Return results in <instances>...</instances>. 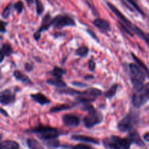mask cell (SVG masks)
<instances>
[{"mask_svg":"<svg viewBox=\"0 0 149 149\" xmlns=\"http://www.w3.org/2000/svg\"><path fill=\"white\" fill-rule=\"evenodd\" d=\"M104 145L111 149H130L132 140L129 138H122L118 136H111L109 138L105 139Z\"/></svg>","mask_w":149,"mask_h":149,"instance_id":"obj_1","label":"cell"},{"mask_svg":"<svg viewBox=\"0 0 149 149\" xmlns=\"http://www.w3.org/2000/svg\"><path fill=\"white\" fill-rule=\"evenodd\" d=\"M149 100V83L143 85L136 89L132 96V102L134 107L138 108Z\"/></svg>","mask_w":149,"mask_h":149,"instance_id":"obj_2","label":"cell"},{"mask_svg":"<svg viewBox=\"0 0 149 149\" xmlns=\"http://www.w3.org/2000/svg\"><path fill=\"white\" fill-rule=\"evenodd\" d=\"M129 67L132 84L135 89H138L143 84L146 77V73L137 64H130Z\"/></svg>","mask_w":149,"mask_h":149,"instance_id":"obj_3","label":"cell"},{"mask_svg":"<svg viewBox=\"0 0 149 149\" xmlns=\"http://www.w3.org/2000/svg\"><path fill=\"white\" fill-rule=\"evenodd\" d=\"M30 131L37 134L38 137L44 140H54L59 136V132H58V129L50 127L40 126V127H34Z\"/></svg>","mask_w":149,"mask_h":149,"instance_id":"obj_4","label":"cell"},{"mask_svg":"<svg viewBox=\"0 0 149 149\" xmlns=\"http://www.w3.org/2000/svg\"><path fill=\"white\" fill-rule=\"evenodd\" d=\"M138 121V115L136 112H130L118 124L117 128L121 131H131Z\"/></svg>","mask_w":149,"mask_h":149,"instance_id":"obj_5","label":"cell"},{"mask_svg":"<svg viewBox=\"0 0 149 149\" xmlns=\"http://www.w3.org/2000/svg\"><path fill=\"white\" fill-rule=\"evenodd\" d=\"M107 5H108V7H109V9H110V10H111V11L113 12V13H114L116 16H117L118 18L120 20V21L122 22V23H124V24H125V26H126L127 27L128 29H129L132 32V33L137 34L138 35H139L140 34H141V29H140L139 28L137 27L136 26H135V25L132 24V23H131V22L130 21V20H128L126 17H125V15L122 14V13L119 11V9L116 8V7H115L113 4H111V3H110V2H108Z\"/></svg>","mask_w":149,"mask_h":149,"instance_id":"obj_6","label":"cell"},{"mask_svg":"<svg viewBox=\"0 0 149 149\" xmlns=\"http://www.w3.org/2000/svg\"><path fill=\"white\" fill-rule=\"evenodd\" d=\"M102 94V91L96 88H90L84 91H80L77 96V99L82 103H90L96 99L97 96Z\"/></svg>","mask_w":149,"mask_h":149,"instance_id":"obj_7","label":"cell"},{"mask_svg":"<svg viewBox=\"0 0 149 149\" xmlns=\"http://www.w3.org/2000/svg\"><path fill=\"white\" fill-rule=\"evenodd\" d=\"M103 114L95 109L88 112V114L84 118V124L87 128H92L103 121Z\"/></svg>","mask_w":149,"mask_h":149,"instance_id":"obj_8","label":"cell"},{"mask_svg":"<svg viewBox=\"0 0 149 149\" xmlns=\"http://www.w3.org/2000/svg\"><path fill=\"white\" fill-rule=\"evenodd\" d=\"M75 25L74 19L66 15H59L52 19V26L57 29H61L65 26H74Z\"/></svg>","mask_w":149,"mask_h":149,"instance_id":"obj_9","label":"cell"},{"mask_svg":"<svg viewBox=\"0 0 149 149\" xmlns=\"http://www.w3.org/2000/svg\"><path fill=\"white\" fill-rule=\"evenodd\" d=\"M52 19L51 17L50 14L49 13H47L45 15V17L43 18L42 21V25L39 27V30L36 31V32L33 34V37L36 40H39L41 37V33H42L43 31L47 30L49 28V26L52 25Z\"/></svg>","mask_w":149,"mask_h":149,"instance_id":"obj_10","label":"cell"},{"mask_svg":"<svg viewBox=\"0 0 149 149\" xmlns=\"http://www.w3.org/2000/svg\"><path fill=\"white\" fill-rule=\"evenodd\" d=\"M63 121L67 127H76L80 124V118L74 114H65L63 117Z\"/></svg>","mask_w":149,"mask_h":149,"instance_id":"obj_11","label":"cell"},{"mask_svg":"<svg viewBox=\"0 0 149 149\" xmlns=\"http://www.w3.org/2000/svg\"><path fill=\"white\" fill-rule=\"evenodd\" d=\"M15 99V95L13 93V91L9 89L4 90L1 91V96H0V102L1 105H7L9 104L13 103Z\"/></svg>","mask_w":149,"mask_h":149,"instance_id":"obj_12","label":"cell"},{"mask_svg":"<svg viewBox=\"0 0 149 149\" xmlns=\"http://www.w3.org/2000/svg\"><path fill=\"white\" fill-rule=\"evenodd\" d=\"M93 25L95 26L97 29L101 30L103 32H107L110 31L111 26L109 21L103 18H97L93 20Z\"/></svg>","mask_w":149,"mask_h":149,"instance_id":"obj_13","label":"cell"},{"mask_svg":"<svg viewBox=\"0 0 149 149\" xmlns=\"http://www.w3.org/2000/svg\"><path fill=\"white\" fill-rule=\"evenodd\" d=\"M71 139L74 140H77V141L85 142V143H93V144H98L99 142L96 139L93 138L92 137L86 135H80V134H74L71 137Z\"/></svg>","mask_w":149,"mask_h":149,"instance_id":"obj_14","label":"cell"},{"mask_svg":"<svg viewBox=\"0 0 149 149\" xmlns=\"http://www.w3.org/2000/svg\"><path fill=\"white\" fill-rule=\"evenodd\" d=\"M31 97L35 101V102H38L40 105H46V104H49L50 102V100L46 96L42 93H33V94L31 95Z\"/></svg>","mask_w":149,"mask_h":149,"instance_id":"obj_15","label":"cell"},{"mask_svg":"<svg viewBox=\"0 0 149 149\" xmlns=\"http://www.w3.org/2000/svg\"><path fill=\"white\" fill-rule=\"evenodd\" d=\"M19 144L13 140H5L1 143L0 149H18Z\"/></svg>","mask_w":149,"mask_h":149,"instance_id":"obj_16","label":"cell"},{"mask_svg":"<svg viewBox=\"0 0 149 149\" xmlns=\"http://www.w3.org/2000/svg\"><path fill=\"white\" fill-rule=\"evenodd\" d=\"M46 83L51 86H54L58 88H64L66 86V83L61 78H57V77H53V78H49L46 80Z\"/></svg>","mask_w":149,"mask_h":149,"instance_id":"obj_17","label":"cell"},{"mask_svg":"<svg viewBox=\"0 0 149 149\" xmlns=\"http://www.w3.org/2000/svg\"><path fill=\"white\" fill-rule=\"evenodd\" d=\"M129 137L131 140H132V143H135L138 145H141V146H143L144 145V143L143 142V140H141V137H140L139 134L138 133L137 131H130L129 134Z\"/></svg>","mask_w":149,"mask_h":149,"instance_id":"obj_18","label":"cell"},{"mask_svg":"<svg viewBox=\"0 0 149 149\" xmlns=\"http://www.w3.org/2000/svg\"><path fill=\"white\" fill-rule=\"evenodd\" d=\"M13 53V48L10 46V44L4 43L1 46V62L4 60V56H8Z\"/></svg>","mask_w":149,"mask_h":149,"instance_id":"obj_19","label":"cell"},{"mask_svg":"<svg viewBox=\"0 0 149 149\" xmlns=\"http://www.w3.org/2000/svg\"><path fill=\"white\" fill-rule=\"evenodd\" d=\"M75 105V104H62V105H56V106L52 107L50 109L51 112H60V111L65 110H68L70 108H73Z\"/></svg>","mask_w":149,"mask_h":149,"instance_id":"obj_20","label":"cell"},{"mask_svg":"<svg viewBox=\"0 0 149 149\" xmlns=\"http://www.w3.org/2000/svg\"><path fill=\"white\" fill-rule=\"evenodd\" d=\"M14 76L17 80H20V81L23 82V83H31V81L30 80L29 77L27 75L23 74L22 72L20 70H15L14 72Z\"/></svg>","mask_w":149,"mask_h":149,"instance_id":"obj_21","label":"cell"},{"mask_svg":"<svg viewBox=\"0 0 149 149\" xmlns=\"http://www.w3.org/2000/svg\"><path fill=\"white\" fill-rule=\"evenodd\" d=\"M27 145L30 149H44L43 146L37 140L33 138L28 139Z\"/></svg>","mask_w":149,"mask_h":149,"instance_id":"obj_22","label":"cell"},{"mask_svg":"<svg viewBox=\"0 0 149 149\" xmlns=\"http://www.w3.org/2000/svg\"><path fill=\"white\" fill-rule=\"evenodd\" d=\"M132 58H133V59L135 60V62L137 63V65L139 66V67H141L143 70L144 72L146 73V74H147V75L149 77V70H148V67H146V64H144V63L143 62L141 59H139V58H138V57H137L134 53H132Z\"/></svg>","mask_w":149,"mask_h":149,"instance_id":"obj_23","label":"cell"},{"mask_svg":"<svg viewBox=\"0 0 149 149\" xmlns=\"http://www.w3.org/2000/svg\"><path fill=\"white\" fill-rule=\"evenodd\" d=\"M119 88V85L114 84L105 93V96L107 98H111L114 96L117 92V89Z\"/></svg>","mask_w":149,"mask_h":149,"instance_id":"obj_24","label":"cell"},{"mask_svg":"<svg viewBox=\"0 0 149 149\" xmlns=\"http://www.w3.org/2000/svg\"><path fill=\"white\" fill-rule=\"evenodd\" d=\"M52 74H53V76L55 77L61 79L63 76V74H65V70L61 68V67H55L52 71Z\"/></svg>","mask_w":149,"mask_h":149,"instance_id":"obj_25","label":"cell"},{"mask_svg":"<svg viewBox=\"0 0 149 149\" xmlns=\"http://www.w3.org/2000/svg\"><path fill=\"white\" fill-rule=\"evenodd\" d=\"M89 48L87 46L84 45V46H81L77 49L76 51V54L81 57H85L88 54Z\"/></svg>","mask_w":149,"mask_h":149,"instance_id":"obj_26","label":"cell"},{"mask_svg":"<svg viewBox=\"0 0 149 149\" xmlns=\"http://www.w3.org/2000/svg\"><path fill=\"white\" fill-rule=\"evenodd\" d=\"M35 3H36V13H37V15H40L42 14V13L44 12V10H45L43 4H42V2L40 0H35Z\"/></svg>","mask_w":149,"mask_h":149,"instance_id":"obj_27","label":"cell"},{"mask_svg":"<svg viewBox=\"0 0 149 149\" xmlns=\"http://www.w3.org/2000/svg\"><path fill=\"white\" fill-rule=\"evenodd\" d=\"M12 10H13V5H12V4H9L3 10L2 14H1L2 15V17L4 18H7L10 15V14H11Z\"/></svg>","mask_w":149,"mask_h":149,"instance_id":"obj_28","label":"cell"},{"mask_svg":"<svg viewBox=\"0 0 149 149\" xmlns=\"http://www.w3.org/2000/svg\"><path fill=\"white\" fill-rule=\"evenodd\" d=\"M13 7H14V9H15V10L17 12V13H18V14L21 13L22 11H23V7H24L23 1H17V2L14 4Z\"/></svg>","mask_w":149,"mask_h":149,"instance_id":"obj_29","label":"cell"},{"mask_svg":"<svg viewBox=\"0 0 149 149\" xmlns=\"http://www.w3.org/2000/svg\"><path fill=\"white\" fill-rule=\"evenodd\" d=\"M126 1H127V2H129L130 4L131 5H132V7H133L134 8H135V10H136L138 12V13H141V14H142V15H144L143 12L142 10H141V9L140 8L139 6H138V4H137L136 1H135V0H126Z\"/></svg>","mask_w":149,"mask_h":149,"instance_id":"obj_30","label":"cell"},{"mask_svg":"<svg viewBox=\"0 0 149 149\" xmlns=\"http://www.w3.org/2000/svg\"><path fill=\"white\" fill-rule=\"evenodd\" d=\"M72 149H93L91 146L85 144H78L73 146Z\"/></svg>","mask_w":149,"mask_h":149,"instance_id":"obj_31","label":"cell"},{"mask_svg":"<svg viewBox=\"0 0 149 149\" xmlns=\"http://www.w3.org/2000/svg\"><path fill=\"white\" fill-rule=\"evenodd\" d=\"M95 62L93 60H90V61H88V67L89 69H90V71H94L95 69Z\"/></svg>","mask_w":149,"mask_h":149,"instance_id":"obj_32","label":"cell"},{"mask_svg":"<svg viewBox=\"0 0 149 149\" xmlns=\"http://www.w3.org/2000/svg\"><path fill=\"white\" fill-rule=\"evenodd\" d=\"M33 64H31V63H26L25 64V68H26V70L27 71H31L33 70Z\"/></svg>","mask_w":149,"mask_h":149,"instance_id":"obj_33","label":"cell"},{"mask_svg":"<svg viewBox=\"0 0 149 149\" xmlns=\"http://www.w3.org/2000/svg\"><path fill=\"white\" fill-rule=\"evenodd\" d=\"M7 23L4 21H1V33H4V32H6L5 26Z\"/></svg>","mask_w":149,"mask_h":149,"instance_id":"obj_34","label":"cell"},{"mask_svg":"<svg viewBox=\"0 0 149 149\" xmlns=\"http://www.w3.org/2000/svg\"><path fill=\"white\" fill-rule=\"evenodd\" d=\"M143 139L144 140H146V142H149V132L146 133L143 135Z\"/></svg>","mask_w":149,"mask_h":149,"instance_id":"obj_35","label":"cell"},{"mask_svg":"<svg viewBox=\"0 0 149 149\" xmlns=\"http://www.w3.org/2000/svg\"><path fill=\"white\" fill-rule=\"evenodd\" d=\"M26 1L29 5H30V4H31L33 2V0H26Z\"/></svg>","mask_w":149,"mask_h":149,"instance_id":"obj_36","label":"cell"},{"mask_svg":"<svg viewBox=\"0 0 149 149\" xmlns=\"http://www.w3.org/2000/svg\"><path fill=\"white\" fill-rule=\"evenodd\" d=\"M1 112H2V113H4V114H5V115H7V112H4V110H3V109H1Z\"/></svg>","mask_w":149,"mask_h":149,"instance_id":"obj_37","label":"cell"},{"mask_svg":"<svg viewBox=\"0 0 149 149\" xmlns=\"http://www.w3.org/2000/svg\"><path fill=\"white\" fill-rule=\"evenodd\" d=\"M90 77H93V76H86L85 78H90Z\"/></svg>","mask_w":149,"mask_h":149,"instance_id":"obj_38","label":"cell"},{"mask_svg":"<svg viewBox=\"0 0 149 149\" xmlns=\"http://www.w3.org/2000/svg\"></svg>","mask_w":149,"mask_h":149,"instance_id":"obj_39","label":"cell"}]
</instances>
